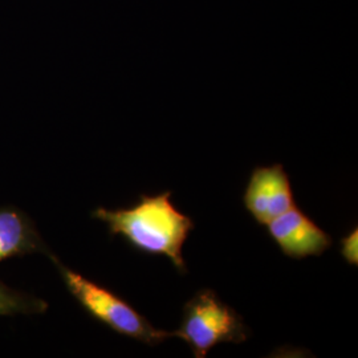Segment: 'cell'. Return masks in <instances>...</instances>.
<instances>
[{"instance_id": "277c9868", "label": "cell", "mask_w": 358, "mask_h": 358, "mask_svg": "<svg viewBox=\"0 0 358 358\" xmlns=\"http://www.w3.org/2000/svg\"><path fill=\"white\" fill-rule=\"evenodd\" d=\"M243 203L262 226L294 207L291 180L282 165L255 167L244 190Z\"/></svg>"}, {"instance_id": "52a82bcc", "label": "cell", "mask_w": 358, "mask_h": 358, "mask_svg": "<svg viewBox=\"0 0 358 358\" xmlns=\"http://www.w3.org/2000/svg\"><path fill=\"white\" fill-rule=\"evenodd\" d=\"M48 304L35 296L16 291L0 282V316L44 313Z\"/></svg>"}, {"instance_id": "ba28073f", "label": "cell", "mask_w": 358, "mask_h": 358, "mask_svg": "<svg viewBox=\"0 0 358 358\" xmlns=\"http://www.w3.org/2000/svg\"><path fill=\"white\" fill-rule=\"evenodd\" d=\"M341 255L345 259L346 263L350 266L358 264V229L350 231L346 236L341 239Z\"/></svg>"}, {"instance_id": "7a4b0ae2", "label": "cell", "mask_w": 358, "mask_h": 358, "mask_svg": "<svg viewBox=\"0 0 358 358\" xmlns=\"http://www.w3.org/2000/svg\"><path fill=\"white\" fill-rule=\"evenodd\" d=\"M50 257L59 269L68 291L80 303V306L92 317L103 322L112 331L138 340L148 345H157L164 343L166 338L176 337L174 332L154 328L137 309L110 289L65 267L56 256L51 255Z\"/></svg>"}, {"instance_id": "3957f363", "label": "cell", "mask_w": 358, "mask_h": 358, "mask_svg": "<svg viewBox=\"0 0 358 358\" xmlns=\"http://www.w3.org/2000/svg\"><path fill=\"white\" fill-rule=\"evenodd\" d=\"M174 336L192 348L194 357L205 358L217 344H242L248 338V331L235 309L214 291L202 289L186 303Z\"/></svg>"}, {"instance_id": "6da1fadb", "label": "cell", "mask_w": 358, "mask_h": 358, "mask_svg": "<svg viewBox=\"0 0 358 358\" xmlns=\"http://www.w3.org/2000/svg\"><path fill=\"white\" fill-rule=\"evenodd\" d=\"M92 217L103 222L112 236L120 235L134 250L166 256L180 273L186 272L182 250L195 226L171 202V192L141 195L129 208H97Z\"/></svg>"}, {"instance_id": "5b68a950", "label": "cell", "mask_w": 358, "mask_h": 358, "mask_svg": "<svg viewBox=\"0 0 358 358\" xmlns=\"http://www.w3.org/2000/svg\"><path fill=\"white\" fill-rule=\"evenodd\" d=\"M282 254L292 259L320 256L332 245L329 234L296 206L266 224Z\"/></svg>"}, {"instance_id": "8992f818", "label": "cell", "mask_w": 358, "mask_h": 358, "mask_svg": "<svg viewBox=\"0 0 358 358\" xmlns=\"http://www.w3.org/2000/svg\"><path fill=\"white\" fill-rule=\"evenodd\" d=\"M36 252L52 255L34 222L16 207H0V263Z\"/></svg>"}]
</instances>
